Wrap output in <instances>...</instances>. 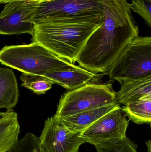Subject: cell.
<instances>
[{"label":"cell","mask_w":151,"mask_h":152,"mask_svg":"<svg viewBox=\"0 0 151 152\" xmlns=\"http://www.w3.org/2000/svg\"><path fill=\"white\" fill-rule=\"evenodd\" d=\"M44 1L46 0H0V4H6L10 2L16 1Z\"/></svg>","instance_id":"d6986e66"},{"label":"cell","mask_w":151,"mask_h":152,"mask_svg":"<svg viewBox=\"0 0 151 152\" xmlns=\"http://www.w3.org/2000/svg\"><path fill=\"white\" fill-rule=\"evenodd\" d=\"M129 4L131 12L140 15L150 27H151V0H131Z\"/></svg>","instance_id":"ac0fdd59"},{"label":"cell","mask_w":151,"mask_h":152,"mask_svg":"<svg viewBox=\"0 0 151 152\" xmlns=\"http://www.w3.org/2000/svg\"><path fill=\"white\" fill-rule=\"evenodd\" d=\"M104 74L118 82L151 75L150 37L133 39Z\"/></svg>","instance_id":"3957f363"},{"label":"cell","mask_w":151,"mask_h":152,"mask_svg":"<svg viewBox=\"0 0 151 152\" xmlns=\"http://www.w3.org/2000/svg\"><path fill=\"white\" fill-rule=\"evenodd\" d=\"M129 120L138 125L150 124L151 95L127 104L121 108Z\"/></svg>","instance_id":"5bb4252c"},{"label":"cell","mask_w":151,"mask_h":152,"mask_svg":"<svg viewBox=\"0 0 151 152\" xmlns=\"http://www.w3.org/2000/svg\"><path fill=\"white\" fill-rule=\"evenodd\" d=\"M7 152H42L39 145V137L32 133L26 134L18 139L14 146Z\"/></svg>","instance_id":"2e32d148"},{"label":"cell","mask_w":151,"mask_h":152,"mask_svg":"<svg viewBox=\"0 0 151 152\" xmlns=\"http://www.w3.org/2000/svg\"><path fill=\"white\" fill-rule=\"evenodd\" d=\"M121 85L116 92L115 101L126 105L147 96L151 95V75L139 78L119 81Z\"/></svg>","instance_id":"8fae6325"},{"label":"cell","mask_w":151,"mask_h":152,"mask_svg":"<svg viewBox=\"0 0 151 152\" xmlns=\"http://www.w3.org/2000/svg\"><path fill=\"white\" fill-rule=\"evenodd\" d=\"M7 113H8V111L5 112H0V119L4 117L7 114Z\"/></svg>","instance_id":"44dd1931"},{"label":"cell","mask_w":151,"mask_h":152,"mask_svg":"<svg viewBox=\"0 0 151 152\" xmlns=\"http://www.w3.org/2000/svg\"><path fill=\"white\" fill-rule=\"evenodd\" d=\"M18 98V87L12 69L0 67V109L12 110Z\"/></svg>","instance_id":"7c38bea8"},{"label":"cell","mask_w":151,"mask_h":152,"mask_svg":"<svg viewBox=\"0 0 151 152\" xmlns=\"http://www.w3.org/2000/svg\"><path fill=\"white\" fill-rule=\"evenodd\" d=\"M103 21L102 13L36 19L32 42L74 64L88 39Z\"/></svg>","instance_id":"6da1fadb"},{"label":"cell","mask_w":151,"mask_h":152,"mask_svg":"<svg viewBox=\"0 0 151 152\" xmlns=\"http://www.w3.org/2000/svg\"><path fill=\"white\" fill-rule=\"evenodd\" d=\"M146 145L148 147V152H151V142L150 140H149L146 142Z\"/></svg>","instance_id":"ffe728a7"},{"label":"cell","mask_w":151,"mask_h":152,"mask_svg":"<svg viewBox=\"0 0 151 152\" xmlns=\"http://www.w3.org/2000/svg\"><path fill=\"white\" fill-rule=\"evenodd\" d=\"M43 1H16L5 4L0 13V35L29 34L34 29V20Z\"/></svg>","instance_id":"5b68a950"},{"label":"cell","mask_w":151,"mask_h":152,"mask_svg":"<svg viewBox=\"0 0 151 152\" xmlns=\"http://www.w3.org/2000/svg\"><path fill=\"white\" fill-rule=\"evenodd\" d=\"M120 108L115 109L99 119L81 133L88 142L95 145L113 143L126 137L129 121Z\"/></svg>","instance_id":"52a82bcc"},{"label":"cell","mask_w":151,"mask_h":152,"mask_svg":"<svg viewBox=\"0 0 151 152\" xmlns=\"http://www.w3.org/2000/svg\"><path fill=\"white\" fill-rule=\"evenodd\" d=\"M39 140L42 152H79L86 143L81 133L71 131L55 115L45 120Z\"/></svg>","instance_id":"8992f818"},{"label":"cell","mask_w":151,"mask_h":152,"mask_svg":"<svg viewBox=\"0 0 151 152\" xmlns=\"http://www.w3.org/2000/svg\"><path fill=\"white\" fill-rule=\"evenodd\" d=\"M102 13V0H46L40 4L34 19L45 17H65Z\"/></svg>","instance_id":"ba28073f"},{"label":"cell","mask_w":151,"mask_h":152,"mask_svg":"<svg viewBox=\"0 0 151 152\" xmlns=\"http://www.w3.org/2000/svg\"><path fill=\"white\" fill-rule=\"evenodd\" d=\"M115 94L111 83H87L61 96L55 116L63 118L111 103Z\"/></svg>","instance_id":"277c9868"},{"label":"cell","mask_w":151,"mask_h":152,"mask_svg":"<svg viewBox=\"0 0 151 152\" xmlns=\"http://www.w3.org/2000/svg\"><path fill=\"white\" fill-rule=\"evenodd\" d=\"M20 125L17 114L12 110L0 119V152H7L18 140Z\"/></svg>","instance_id":"4fadbf2b"},{"label":"cell","mask_w":151,"mask_h":152,"mask_svg":"<svg viewBox=\"0 0 151 152\" xmlns=\"http://www.w3.org/2000/svg\"><path fill=\"white\" fill-rule=\"evenodd\" d=\"M98 76L78 66L75 68L54 70L42 76L70 91L84 86Z\"/></svg>","instance_id":"9c48e42d"},{"label":"cell","mask_w":151,"mask_h":152,"mask_svg":"<svg viewBox=\"0 0 151 152\" xmlns=\"http://www.w3.org/2000/svg\"><path fill=\"white\" fill-rule=\"evenodd\" d=\"M95 146L97 152H139L137 145L127 136L116 142Z\"/></svg>","instance_id":"e0dca14e"},{"label":"cell","mask_w":151,"mask_h":152,"mask_svg":"<svg viewBox=\"0 0 151 152\" xmlns=\"http://www.w3.org/2000/svg\"><path fill=\"white\" fill-rule=\"evenodd\" d=\"M23 82L21 86L30 89L37 95L43 94L50 89L53 81L42 76L35 75L23 74L20 77Z\"/></svg>","instance_id":"9a60e30c"},{"label":"cell","mask_w":151,"mask_h":152,"mask_svg":"<svg viewBox=\"0 0 151 152\" xmlns=\"http://www.w3.org/2000/svg\"><path fill=\"white\" fill-rule=\"evenodd\" d=\"M120 107L119 104L115 101L96 109L60 119L71 131L81 133L105 114Z\"/></svg>","instance_id":"30bf717a"},{"label":"cell","mask_w":151,"mask_h":152,"mask_svg":"<svg viewBox=\"0 0 151 152\" xmlns=\"http://www.w3.org/2000/svg\"><path fill=\"white\" fill-rule=\"evenodd\" d=\"M0 63L23 74L43 76L78 66L58 57L39 44L5 46L0 50Z\"/></svg>","instance_id":"7a4b0ae2"}]
</instances>
